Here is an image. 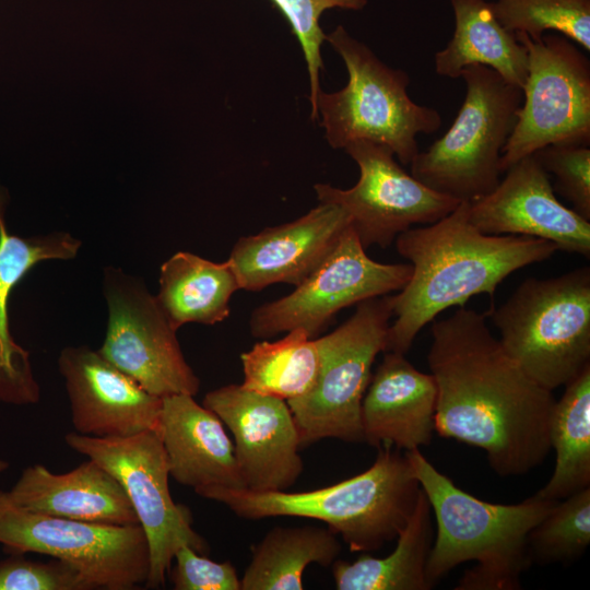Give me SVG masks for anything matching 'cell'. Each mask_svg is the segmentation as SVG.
<instances>
[{"mask_svg": "<svg viewBox=\"0 0 590 590\" xmlns=\"http://www.w3.org/2000/svg\"><path fill=\"white\" fill-rule=\"evenodd\" d=\"M326 40L343 59L347 84L333 93L319 92L317 111L330 146L356 141L388 146L403 165L418 152L416 135L441 126L437 109L416 104L408 94L410 76L385 64L363 43L339 25Z\"/></svg>", "mask_w": 590, "mask_h": 590, "instance_id": "obj_6", "label": "cell"}, {"mask_svg": "<svg viewBox=\"0 0 590 590\" xmlns=\"http://www.w3.org/2000/svg\"><path fill=\"white\" fill-rule=\"evenodd\" d=\"M392 295L356 305L355 312L332 332L316 339L320 367L314 387L287 401L300 447L324 438L364 441L361 410L376 356L385 352Z\"/></svg>", "mask_w": 590, "mask_h": 590, "instance_id": "obj_8", "label": "cell"}, {"mask_svg": "<svg viewBox=\"0 0 590 590\" xmlns=\"http://www.w3.org/2000/svg\"><path fill=\"white\" fill-rule=\"evenodd\" d=\"M341 548L329 528L275 527L252 547L241 590H302L307 566H331Z\"/></svg>", "mask_w": 590, "mask_h": 590, "instance_id": "obj_26", "label": "cell"}, {"mask_svg": "<svg viewBox=\"0 0 590 590\" xmlns=\"http://www.w3.org/2000/svg\"><path fill=\"white\" fill-rule=\"evenodd\" d=\"M404 453L436 518L426 563L432 588L458 565L475 560L457 590L520 589V576L531 563L528 535L557 502L535 494L514 505L487 503L459 488L420 449Z\"/></svg>", "mask_w": 590, "mask_h": 590, "instance_id": "obj_3", "label": "cell"}, {"mask_svg": "<svg viewBox=\"0 0 590 590\" xmlns=\"http://www.w3.org/2000/svg\"><path fill=\"white\" fill-rule=\"evenodd\" d=\"M590 144L559 142L533 153L546 173L555 178V189L573 204V210L590 221Z\"/></svg>", "mask_w": 590, "mask_h": 590, "instance_id": "obj_32", "label": "cell"}, {"mask_svg": "<svg viewBox=\"0 0 590 590\" xmlns=\"http://www.w3.org/2000/svg\"><path fill=\"white\" fill-rule=\"evenodd\" d=\"M590 544V487L558 500L530 531L528 548L539 564L569 562Z\"/></svg>", "mask_w": 590, "mask_h": 590, "instance_id": "obj_30", "label": "cell"}, {"mask_svg": "<svg viewBox=\"0 0 590 590\" xmlns=\"http://www.w3.org/2000/svg\"><path fill=\"white\" fill-rule=\"evenodd\" d=\"M489 4L511 33L539 40L553 31L590 50V0H494Z\"/></svg>", "mask_w": 590, "mask_h": 590, "instance_id": "obj_29", "label": "cell"}, {"mask_svg": "<svg viewBox=\"0 0 590 590\" xmlns=\"http://www.w3.org/2000/svg\"><path fill=\"white\" fill-rule=\"evenodd\" d=\"M64 441L108 471L127 494L149 541L146 588L165 586L179 546L187 544L200 554L209 553L206 542L192 528L190 510L172 498L167 457L155 429L111 438L73 432Z\"/></svg>", "mask_w": 590, "mask_h": 590, "instance_id": "obj_10", "label": "cell"}, {"mask_svg": "<svg viewBox=\"0 0 590 590\" xmlns=\"http://www.w3.org/2000/svg\"><path fill=\"white\" fill-rule=\"evenodd\" d=\"M87 582L68 564L30 560L23 554L0 558V590H88Z\"/></svg>", "mask_w": 590, "mask_h": 590, "instance_id": "obj_33", "label": "cell"}, {"mask_svg": "<svg viewBox=\"0 0 590 590\" xmlns=\"http://www.w3.org/2000/svg\"><path fill=\"white\" fill-rule=\"evenodd\" d=\"M350 225L341 206L320 202L293 222L240 237L228 261L243 290L260 291L274 283L297 286L327 259Z\"/></svg>", "mask_w": 590, "mask_h": 590, "instance_id": "obj_18", "label": "cell"}, {"mask_svg": "<svg viewBox=\"0 0 590 590\" xmlns=\"http://www.w3.org/2000/svg\"><path fill=\"white\" fill-rule=\"evenodd\" d=\"M202 404L231 430L245 488L286 491L295 484L304 463L286 401L231 384L208 392Z\"/></svg>", "mask_w": 590, "mask_h": 590, "instance_id": "obj_15", "label": "cell"}, {"mask_svg": "<svg viewBox=\"0 0 590 590\" xmlns=\"http://www.w3.org/2000/svg\"><path fill=\"white\" fill-rule=\"evenodd\" d=\"M240 290L228 261L213 262L179 251L161 267L156 300L174 329L186 323L215 324L229 315V300Z\"/></svg>", "mask_w": 590, "mask_h": 590, "instance_id": "obj_24", "label": "cell"}, {"mask_svg": "<svg viewBox=\"0 0 590 590\" xmlns=\"http://www.w3.org/2000/svg\"><path fill=\"white\" fill-rule=\"evenodd\" d=\"M487 194L469 201V220L488 235H523L554 243L558 250L590 256V222L562 204L533 154L506 170Z\"/></svg>", "mask_w": 590, "mask_h": 590, "instance_id": "obj_16", "label": "cell"}, {"mask_svg": "<svg viewBox=\"0 0 590 590\" xmlns=\"http://www.w3.org/2000/svg\"><path fill=\"white\" fill-rule=\"evenodd\" d=\"M240 359L244 388L286 402L314 387L320 367L317 340L303 329L287 331L273 342H257Z\"/></svg>", "mask_w": 590, "mask_h": 590, "instance_id": "obj_28", "label": "cell"}, {"mask_svg": "<svg viewBox=\"0 0 590 590\" xmlns=\"http://www.w3.org/2000/svg\"><path fill=\"white\" fill-rule=\"evenodd\" d=\"M76 433L127 437L157 428L162 398L87 346L64 347L58 358Z\"/></svg>", "mask_w": 590, "mask_h": 590, "instance_id": "obj_17", "label": "cell"}, {"mask_svg": "<svg viewBox=\"0 0 590 590\" xmlns=\"http://www.w3.org/2000/svg\"><path fill=\"white\" fill-rule=\"evenodd\" d=\"M486 317L460 307L432 324L427 363L437 388L435 432L483 449L498 475H522L551 450L556 400L506 353Z\"/></svg>", "mask_w": 590, "mask_h": 590, "instance_id": "obj_1", "label": "cell"}, {"mask_svg": "<svg viewBox=\"0 0 590 590\" xmlns=\"http://www.w3.org/2000/svg\"><path fill=\"white\" fill-rule=\"evenodd\" d=\"M7 495L15 506L35 514L113 526L139 523L120 483L91 459L60 474L42 464L30 465Z\"/></svg>", "mask_w": 590, "mask_h": 590, "instance_id": "obj_21", "label": "cell"}, {"mask_svg": "<svg viewBox=\"0 0 590 590\" xmlns=\"http://www.w3.org/2000/svg\"><path fill=\"white\" fill-rule=\"evenodd\" d=\"M455 17L452 37L434 57L438 75L457 79L461 70L481 64L520 88L528 76V50L506 30L486 0H450Z\"/></svg>", "mask_w": 590, "mask_h": 590, "instance_id": "obj_23", "label": "cell"}, {"mask_svg": "<svg viewBox=\"0 0 590 590\" xmlns=\"http://www.w3.org/2000/svg\"><path fill=\"white\" fill-rule=\"evenodd\" d=\"M421 491L405 453L385 446L370 468L331 486L293 493L211 487L198 495L225 505L244 519L319 520L341 535L352 552H373L397 539Z\"/></svg>", "mask_w": 590, "mask_h": 590, "instance_id": "obj_4", "label": "cell"}, {"mask_svg": "<svg viewBox=\"0 0 590 590\" xmlns=\"http://www.w3.org/2000/svg\"><path fill=\"white\" fill-rule=\"evenodd\" d=\"M430 505L423 492L416 506L397 536L388 556L364 555L349 563L337 559L332 566L339 590H428L426 563L433 544Z\"/></svg>", "mask_w": 590, "mask_h": 590, "instance_id": "obj_25", "label": "cell"}, {"mask_svg": "<svg viewBox=\"0 0 590 590\" xmlns=\"http://www.w3.org/2000/svg\"><path fill=\"white\" fill-rule=\"evenodd\" d=\"M565 387L550 422L555 469L536 493L556 502L590 485V366Z\"/></svg>", "mask_w": 590, "mask_h": 590, "instance_id": "obj_27", "label": "cell"}, {"mask_svg": "<svg viewBox=\"0 0 590 590\" xmlns=\"http://www.w3.org/2000/svg\"><path fill=\"white\" fill-rule=\"evenodd\" d=\"M0 544L9 554L38 553L59 559L91 589L131 590L145 585L150 546L138 524L113 526L31 512L0 489Z\"/></svg>", "mask_w": 590, "mask_h": 590, "instance_id": "obj_9", "label": "cell"}, {"mask_svg": "<svg viewBox=\"0 0 590 590\" xmlns=\"http://www.w3.org/2000/svg\"><path fill=\"white\" fill-rule=\"evenodd\" d=\"M169 570L175 590H241L240 578L231 562L216 563L187 544L177 548Z\"/></svg>", "mask_w": 590, "mask_h": 590, "instance_id": "obj_34", "label": "cell"}, {"mask_svg": "<svg viewBox=\"0 0 590 590\" xmlns=\"http://www.w3.org/2000/svg\"><path fill=\"white\" fill-rule=\"evenodd\" d=\"M396 247L412 266L409 282L392 295L396 320L385 350L400 354L441 311L463 307L479 294L493 296L509 274L558 250L542 238L480 232L469 220V201L434 223L399 234Z\"/></svg>", "mask_w": 590, "mask_h": 590, "instance_id": "obj_2", "label": "cell"}, {"mask_svg": "<svg viewBox=\"0 0 590 590\" xmlns=\"http://www.w3.org/2000/svg\"><path fill=\"white\" fill-rule=\"evenodd\" d=\"M81 241L68 233L19 237L8 233L0 193V400L28 404L39 400L27 351L10 333L8 304L15 285L38 262L73 259Z\"/></svg>", "mask_w": 590, "mask_h": 590, "instance_id": "obj_22", "label": "cell"}, {"mask_svg": "<svg viewBox=\"0 0 590 590\" xmlns=\"http://www.w3.org/2000/svg\"><path fill=\"white\" fill-rule=\"evenodd\" d=\"M104 293L108 323L99 354L156 397L197 394L200 379L185 359L177 330L142 281L108 268Z\"/></svg>", "mask_w": 590, "mask_h": 590, "instance_id": "obj_12", "label": "cell"}, {"mask_svg": "<svg viewBox=\"0 0 590 590\" xmlns=\"http://www.w3.org/2000/svg\"><path fill=\"white\" fill-rule=\"evenodd\" d=\"M506 353L547 390L566 386L590 366V268L529 278L486 312Z\"/></svg>", "mask_w": 590, "mask_h": 590, "instance_id": "obj_5", "label": "cell"}, {"mask_svg": "<svg viewBox=\"0 0 590 590\" xmlns=\"http://www.w3.org/2000/svg\"><path fill=\"white\" fill-rule=\"evenodd\" d=\"M460 78L467 92L457 117L410 165L411 175L428 188L473 201L500 181L502 153L517 121L522 90L481 64L465 67Z\"/></svg>", "mask_w": 590, "mask_h": 590, "instance_id": "obj_7", "label": "cell"}, {"mask_svg": "<svg viewBox=\"0 0 590 590\" xmlns=\"http://www.w3.org/2000/svg\"><path fill=\"white\" fill-rule=\"evenodd\" d=\"M359 168V178L350 189L315 185L320 202L341 206L350 217L364 248L388 247L397 236L415 224L434 223L461 202L437 192L394 160L386 145L356 141L344 148Z\"/></svg>", "mask_w": 590, "mask_h": 590, "instance_id": "obj_14", "label": "cell"}, {"mask_svg": "<svg viewBox=\"0 0 590 590\" xmlns=\"http://www.w3.org/2000/svg\"><path fill=\"white\" fill-rule=\"evenodd\" d=\"M411 274V263L369 258L350 225L333 251L292 293L251 312L250 333L266 339L303 329L316 339L341 309L400 291Z\"/></svg>", "mask_w": 590, "mask_h": 590, "instance_id": "obj_13", "label": "cell"}, {"mask_svg": "<svg viewBox=\"0 0 590 590\" xmlns=\"http://www.w3.org/2000/svg\"><path fill=\"white\" fill-rule=\"evenodd\" d=\"M515 34L528 50V76L516 125L503 149V173L553 143L590 144L589 59L563 35L532 40L526 33Z\"/></svg>", "mask_w": 590, "mask_h": 590, "instance_id": "obj_11", "label": "cell"}, {"mask_svg": "<svg viewBox=\"0 0 590 590\" xmlns=\"http://www.w3.org/2000/svg\"><path fill=\"white\" fill-rule=\"evenodd\" d=\"M156 432L177 483L197 494L211 487L245 488L223 422L193 396L162 398Z\"/></svg>", "mask_w": 590, "mask_h": 590, "instance_id": "obj_20", "label": "cell"}, {"mask_svg": "<svg viewBox=\"0 0 590 590\" xmlns=\"http://www.w3.org/2000/svg\"><path fill=\"white\" fill-rule=\"evenodd\" d=\"M9 461L0 459V477L9 469Z\"/></svg>", "mask_w": 590, "mask_h": 590, "instance_id": "obj_35", "label": "cell"}, {"mask_svg": "<svg viewBox=\"0 0 590 590\" xmlns=\"http://www.w3.org/2000/svg\"><path fill=\"white\" fill-rule=\"evenodd\" d=\"M290 23L300 43L310 80L311 119L318 118L317 96L320 88V71L323 70L321 45L326 34L320 26V17L326 10L339 8L358 11L367 0H271Z\"/></svg>", "mask_w": 590, "mask_h": 590, "instance_id": "obj_31", "label": "cell"}, {"mask_svg": "<svg viewBox=\"0 0 590 590\" xmlns=\"http://www.w3.org/2000/svg\"><path fill=\"white\" fill-rule=\"evenodd\" d=\"M436 401L432 374L417 370L404 354L386 352L362 401L364 441L405 451L429 445Z\"/></svg>", "mask_w": 590, "mask_h": 590, "instance_id": "obj_19", "label": "cell"}]
</instances>
